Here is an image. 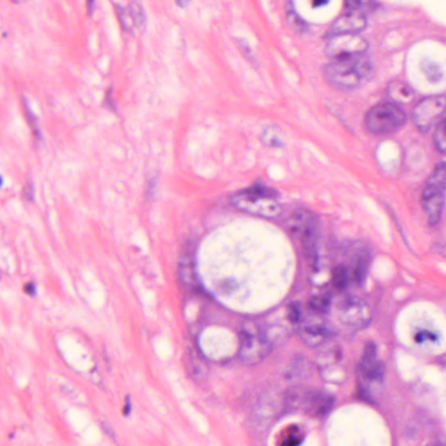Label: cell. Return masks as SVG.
Listing matches in <instances>:
<instances>
[{"label": "cell", "instance_id": "cell-33", "mask_svg": "<svg viewBox=\"0 0 446 446\" xmlns=\"http://www.w3.org/2000/svg\"><path fill=\"white\" fill-rule=\"evenodd\" d=\"M175 4L181 7V8H185L189 5L191 0H175Z\"/></svg>", "mask_w": 446, "mask_h": 446}, {"label": "cell", "instance_id": "cell-25", "mask_svg": "<svg viewBox=\"0 0 446 446\" xmlns=\"http://www.w3.org/2000/svg\"><path fill=\"white\" fill-rule=\"evenodd\" d=\"M263 142L267 146L279 147L283 145V140L279 137V134L273 128H268L263 131L262 135Z\"/></svg>", "mask_w": 446, "mask_h": 446}, {"label": "cell", "instance_id": "cell-31", "mask_svg": "<svg viewBox=\"0 0 446 446\" xmlns=\"http://www.w3.org/2000/svg\"><path fill=\"white\" fill-rule=\"evenodd\" d=\"M24 290H25L27 294H30V295H33V294H35L36 292L35 285L32 283H27L25 287H24Z\"/></svg>", "mask_w": 446, "mask_h": 446}, {"label": "cell", "instance_id": "cell-8", "mask_svg": "<svg viewBox=\"0 0 446 446\" xmlns=\"http://www.w3.org/2000/svg\"><path fill=\"white\" fill-rule=\"evenodd\" d=\"M367 49V40L358 33H342L330 36L325 53L333 60L364 54Z\"/></svg>", "mask_w": 446, "mask_h": 446}, {"label": "cell", "instance_id": "cell-35", "mask_svg": "<svg viewBox=\"0 0 446 446\" xmlns=\"http://www.w3.org/2000/svg\"><path fill=\"white\" fill-rule=\"evenodd\" d=\"M15 4H22L26 2L27 0H12Z\"/></svg>", "mask_w": 446, "mask_h": 446}, {"label": "cell", "instance_id": "cell-6", "mask_svg": "<svg viewBox=\"0 0 446 446\" xmlns=\"http://www.w3.org/2000/svg\"><path fill=\"white\" fill-rule=\"evenodd\" d=\"M272 345L263 330L252 323H248L241 332L239 357L246 365H256L270 354Z\"/></svg>", "mask_w": 446, "mask_h": 446}, {"label": "cell", "instance_id": "cell-22", "mask_svg": "<svg viewBox=\"0 0 446 446\" xmlns=\"http://www.w3.org/2000/svg\"><path fill=\"white\" fill-rule=\"evenodd\" d=\"M376 356H377V348L376 344L373 342H369L364 350V354L359 365V370L362 371L369 365L373 364L374 362L376 361Z\"/></svg>", "mask_w": 446, "mask_h": 446}, {"label": "cell", "instance_id": "cell-23", "mask_svg": "<svg viewBox=\"0 0 446 446\" xmlns=\"http://www.w3.org/2000/svg\"><path fill=\"white\" fill-rule=\"evenodd\" d=\"M24 110H25V114L27 117V123L29 124L30 128L32 129L33 137L38 142L42 140V134L40 130L38 129V123H37V118H36L34 114L32 113L31 108H30L29 103L27 99H24Z\"/></svg>", "mask_w": 446, "mask_h": 446}, {"label": "cell", "instance_id": "cell-13", "mask_svg": "<svg viewBox=\"0 0 446 446\" xmlns=\"http://www.w3.org/2000/svg\"><path fill=\"white\" fill-rule=\"evenodd\" d=\"M331 335L330 330L324 326L314 325V326L304 327L301 336L306 344L311 346H315L322 344Z\"/></svg>", "mask_w": 446, "mask_h": 446}, {"label": "cell", "instance_id": "cell-20", "mask_svg": "<svg viewBox=\"0 0 446 446\" xmlns=\"http://www.w3.org/2000/svg\"><path fill=\"white\" fill-rule=\"evenodd\" d=\"M331 304V298L329 294H322L314 296L309 301V308L315 313L324 314L329 311Z\"/></svg>", "mask_w": 446, "mask_h": 446}, {"label": "cell", "instance_id": "cell-24", "mask_svg": "<svg viewBox=\"0 0 446 446\" xmlns=\"http://www.w3.org/2000/svg\"><path fill=\"white\" fill-rule=\"evenodd\" d=\"M115 11H116L117 17L120 21V26L125 32H133L134 30V24L132 21L131 17L129 15L128 8L125 6H120L119 4L115 5Z\"/></svg>", "mask_w": 446, "mask_h": 446}, {"label": "cell", "instance_id": "cell-10", "mask_svg": "<svg viewBox=\"0 0 446 446\" xmlns=\"http://www.w3.org/2000/svg\"><path fill=\"white\" fill-rule=\"evenodd\" d=\"M367 19L365 15L350 12L335 19L330 29V36L342 33H359L365 29Z\"/></svg>", "mask_w": 446, "mask_h": 446}, {"label": "cell", "instance_id": "cell-16", "mask_svg": "<svg viewBox=\"0 0 446 446\" xmlns=\"http://www.w3.org/2000/svg\"><path fill=\"white\" fill-rule=\"evenodd\" d=\"M369 261V254L363 253L356 258V263L353 267V277L356 283L360 285L365 283L366 279Z\"/></svg>", "mask_w": 446, "mask_h": 446}, {"label": "cell", "instance_id": "cell-19", "mask_svg": "<svg viewBox=\"0 0 446 446\" xmlns=\"http://www.w3.org/2000/svg\"><path fill=\"white\" fill-rule=\"evenodd\" d=\"M365 377L370 381H381L384 378L385 372V364L383 362H374L373 364L369 365L365 370L361 371Z\"/></svg>", "mask_w": 446, "mask_h": 446}, {"label": "cell", "instance_id": "cell-1", "mask_svg": "<svg viewBox=\"0 0 446 446\" xmlns=\"http://www.w3.org/2000/svg\"><path fill=\"white\" fill-rule=\"evenodd\" d=\"M372 73L373 67L365 53L333 59L324 68V75L328 82L342 91L358 88L363 82L370 79Z\"/></svg>", "mask_w": 446, "mask_h": 446}, {"label": "cell", "instance_id": "cell-34", "mask_svg": "<svg viewBox=\"0 0 446 446\" xmlns=\"http://www.w3.org/2000/svg\"><path fill=\"white\" fill-rule=\"evenodd\" d=\"M326 3L327 0H313V5H314V6H323V5Z\"/></svg>", "mask_w": 446, "mask_h": 446}, {"label": "cell", "instance_id": "cell-12", "mask_svg": "<svg viewBox=\"0 0 446 446\" xmlns=\"http://www.w3.org/2000/svg\"><path fill=\"white\" fill-rule=\"evenodd\" d=\"M387 94L395 103L408 104L414 99L413 89L406 83L399 80L391 82L387 88Z\"/></svg>", "mask_w": 446, "mask_h": 446}, {"label": "cell", "instance_id": "cell-26", "mask_svg": "<svg viewBox=\"0 0 446 446\" xmlns=\"http://www.w3.org/2000/svg\"><path fill=\"white\" fill-rule=\"evenodd\" d=\"M288 21L290 25V27L293 29L296 30L298 32H302L304 30L306 29L307 25L302 18L298 16L295 12H288Z\"/></svg>", "mask_w": 446, "mask_h": 446}, {"label": "cell", "instance_id": "cell-5", "mask_svg": "<svg viewBox=\"0 0 446 446\" xmlns=\"http://www.w3.org/2000/svg\"><path fill=\"white\" fill-rule=\"evenodd\" d=\"M406 121V113L396 103H379L371 108L365 116L366 129L376 135L392 134L402 129Z\"/></svg>", "mask_w": 446, "mask_h": 446}, {"label": "cell", "instance_id": "cell-4", "mask_svg": "<svg viewBox=\"0 0 446 446\" xmlns=\"http://www.w3.org/2000/svg\"><path fill=\"white\" fill-rule=\"evenodd\" d=\"M287 228L292 233L300 237L304 253L309 264L314 268L317 265V240L319 222L316 216L308 210L294 212L287 222Z\"/></svg>", "mask_w": 446, "mask_h": 446}, {"label": "cell", "instance_id": "cell-21", "mask_svg": "<svg viewBox=\"0 0 446 446\" xmlns=\"http://www.w3.org/2000/svg\"><path fill=\"white\" fill-rule=\"evenodd\" d=\"M422 70L426 74V77L428 78L432 82L440 81L443 78V72L441 70L440 67L438 65L436 64L434 62L430 61V60H423V63L421 65Z\"/></svg>", "mask_w": 446, "mask_h": 446}, {"label": "cell", "instance_id": "cell-2", "mask_svg": "<svg viewBox=\"0 0 446 446\" xmlns=\"http://www.w3.org/2000/svg\"><path fill=\"white\" fill-rule=\"evenodd\" d=\"M277 196L278 193L273 188L264 185H254L236 193L230 201L233 207L247 213L265 218H275L283 212Z\"/></svg>", "mask_w": 446, "mask_h": 446}, {"label": "cell", "instance_id": "cell-30", "mask_svg": "<svg viewBox=\"0 0 446 446\" xmlns=\"http://www.w3.org/2000/svg\"><path fill=\"white\" fill-rule=\"evenodd\" d=\"M436 339V337H434V335L432 333H428L424 331V332L418 333L417 334V336H416V341L417 343H422V342L424 341L426 339Z\"/></svg>", "mask_w": 446, "mask_h": 446}, {"label": "cell", "instance_id": "cell-11", "mask_svg": "<svg viewBox=\"0 0 446 446\" xmlns=\"http://www.w3.org/2000/svg\"><path fill=\"white\" fill-rule=\"evenodd\" d=\"M307 411H312L313 414L323 416L330 411L332 406V397L322 393H311L305 398Z\"/></svg>", "mask_w": 446, "mask_h": 446}, {"label": "cell", "instance_id": "cell-15", "mask_svg": "<svg viewBox=\"0 0 446 446\" xmlns=\"http://www.w3.org/2000/svg\"><path fill=\"white\" fill-rule=\"evenodd\" d=\"M180 274L184 283L188 285L196 286V275L193 256L186 254L180 264Z\"/></svg>", "mask_w": 446, "mask_h": 446}, {"label": "cell", "instance_id": "cell-28", "mask_svg": "<svg viewBox=\"0 0 446 446\" xmlns=\"http://www.w3.org/2000/svg\"><path fill=\"white\" fill-rule=\"evenodd\" d=\"M22 196H23V198L25 200H27V201H30V202H32V201H34V198H35V189H34V186H33V184L32 182H27L26 184V186L24 187L23 193H22Z\"/></svg>", "mask_w": 446, "mask_h": 446}, {"label": "cell", "instance_id": "cell-7", "mask_svg": "<svg viewBox=\"0 0 446 446\" xmlns=\"http://www.w3.org/2000/svg\"><path fill=\"white\" fill-rule=\"evenodd\" d=\"M444 108L445 96L443 94L427 97L415 105L411 119L419 131L427 133L445 117Z\"/></svg>", "mask_w": 446, "mask_h": 446}, {"label": "cell", "instance_id": "cell-36", "mask_svg": "<svg viewBox=\"0 0 446 446\" xmlns=\"http://www.w3.org/2000/svg\"><path fill=\"white\" fill-rule=\"evenodd\" d=\"M1 185H2V178H1V176H0V187H1Z\"/></svg>", "mask_w": 446, "mask_h": 446}, {"label": "cell", "instance_id": "cell-29", "mask_svg": "<svg viewBox=\"0 0 446 446\" xmlns=\"http://www.w3.org/2000/svg\"><path fill=\"white\" fill-rule=\"evenodd\" d=\"M344 2L347 8H349L351 12H355L356 10L361 8L364 4V0H344Z\"/></svg>", "mask_w": 446, "mask_h": 446}, {"label": "cell", "instance_id": "cell-17", "mask_svg": "<svg viewBox=\"0 0 446 446\" xmlns=\"http://www.w3.org/2000/svg\"><path fill=\"white\" fill-rule=\"evenodd\" d=\"M433 143L435 148L437 149L441 155H444L445 152V117L435 125V131L433 134Z\"/></svg>", "mask_w": 446, "mask_h": 446}, {"label": "cell", "instance_id": "cell-14", "mask_svg": "<svg viewBox=\"0 0 446 446\" xmlns=\"http://www.w3.org/2000/svg\"><path fill=\"white\" fill-rule=\"evenodd\" d=\"M126 8L131 17L134 27L140 31L146 29L147 19L146 11L144 9L142 4L139 0H131Z\"/></svg>", "mask_w": 446, "mask_h": 446}, {"label": "cell", "instance_id": "cell-3", "mask_svg": "<svg viewBox=\"0 0 446 446\" xmlns=\"http://www.w3.org/2000/svg\"><path fill=\"white\" fill-rule=\"evenodd\" d=\"M445 163L437 164L422 194V207L429 224L437 226L443 216L445 197Z\"/></svg>", "mask_w": 446, "mask_h": 446}, {"label": "cell", "instance_id": "cell-18", "mask_svg": "<svg viewBox=\"0 0 446 446\" xmlns=\"http://www.w3.org/2000/svg\"><path fill=\"white\" fill-rule=\"evenodd\" d=\"M350 281V274L347 268L344 266H337L333 269L332 283L335 289L339 290L346 289Z\"/></svg>", "mask_w": 446, "mask_h": 446}, {"label": "cell", "instance_id": "cell-27", "mask_svg": "<svg viewBox=\"0 0 446 446\" xmlns=\"http://www.w3.org/2000/svg\"><path fill=\"white\" fill-rule=\"evenodd\" d=\"M301 314H302L301 306L298 303H292L288 307L287 316L289 321L292 324H298V322L300 321Z\"/></svg>", "mask_w": 446, "mask_h": 446}, {"label": "cell", "instance_id": "cell-32", "mask_svg": "<svg viewBox=\"0 0 446 446\" xmlns=\"http://www.w3.org/2000/svg\"><path fill=\"white\" fill-rule=\"evenodd\" d=\"M95 9V0H87V10L89 16H92Z\"/></svg>", "mask_w": 446, "mask_h": 446}, {"label": "cell", "instance_id": "cell-9", "mask_svg": "<svg viewBox=\"0 0 446 446\" xmlns=\"http://www.w3.org/2000/svg\"><path fill=\"white\" fill-rule=\"evenodd\" d=\"M339 321L347 326L364 328L370 324V308L364 301L356 296L344 299L337 309Z\"/></svg>", "mask_w": 446, "mask_h": 446}]
</instances>
